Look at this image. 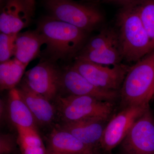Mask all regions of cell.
Wrapping results in <instances>:
<instances>
[{
    "mask_svg": "<svg viewBox=\"0 0 154 154\" xmlns=\"http://www.w3.org/2000/svg\"><path fill=\"white\" fill-rule=\"evenodd\" d=\"M36 29L46 45L40 57L54 63L75 58L88 42V33L49 16L39 19Z\"/></svg>",
    "mask_w": 154,
    "mask_h": 154,
    "instance_id": "cell-1",
    "label": "cell"
},
{
    "mask_svg": "<svg viewBox=\"0 0 154 154\" xmlns=\"http://www.w3.org/2000/svg\"><path fill=\"white\" fill-rule=\"evenodd\" d=\"M137 6L121 8L116 16L122 57L129 62H137L154 51L140 17Z\"/></svg>",
    "mask_w": 154,
    "mask_h": 154,
    "instance_id": "cell-2",
    "label": "cell"
},
{
    "mask_svg": "<svg viewBox=\"0 0 154 154\" xmlns=\"http://www.w3.org/2000/svg\"><path fill=\"white\" fill-rule=\"evenodd\" d=\"M154 96V51L128 68L119 97L124 107L149 105Z\"/></svg>",
    "mask_w": 154,
    "mask_h": 154,
    "instance_id": "cell-3",
    "label": "cell"
},
{
    "mask_svg": "<svg viewBox=\"0 0 154 154\" xmlns=\"http://www.w3.org/2000/svg\"><path fill=\"white\" fill-rule=\"evenodd\" d=\"M44 5L50 17L90 33L102 24L104 16L94 5L69 0H47Z\"/></svg>",
    "mask_w": 154,
    "mask_h": 154,
    "instance_id": "cell-4",
    "label": "cell"
},
{
    "mask_svg": "<svg viewBox=\"0 0 154 154\" xmlns=\"http://www.w3.org/2000/svg\"><path fill=\"white\" fill-rule=\"evenodd\" d=\"M54 102L57 115L62 122L94 117L109 119L114 108L113 102L89 96L59 95Z\"/></svg>",
    "mask_w": 154,
    "mask_h": 154,
    "instance_id": "cell-5",
    "label": "cell"
},
{
    "mask_svg": "<svg viewBox=\"0 0 154 154\" xmlns=\"http://www.w3.org/2000/svg\"><path fill=\"white\" fill-rule=\"evenodd\" d=\"M62 69L57 63L42 59L26 73L23 82L31 90L51 102L60 93Z\"/></svg>",
    "mask_w": 154,
    "mask_h": 154,
    "instance_id": "cell-6",
    "label": "cell"
},
{
    "mask_svg": "<svg viewBox=\"0 0 154 154\" xmlns=\"http://www.w3.org/2000/svg\"><path fill=\"white\" fill-rule=\"evenodd\" d=\"M122 154H154V117L149 107L122 142Z\"/></svg>",
    "mask_w": 154,
    "mask_h": 154,
    "instance_id": "cell-7",
    "label": "cell"
},
{
    "mask_svg": "<svg viewBox=\"0 0 154 154\" xmlns=\"http://www.w3.org/2000/svg\"><path fill=\"white\" fill-rule=\"evenodd\" d=\"M71 65L96 87L117 91L121 88L128 69L120 64L110 67L80 60H75Z\"/></svg>",
    "mask_w": 154,
    "mask_h": 154,
    "instance_id": "cell-8",
    "label": "cell"
},
{
    "mask_svg": "<svg viewBox=\"0 0 154 154\" xmlns=\"http://www.w3.org/2000/svg\"><path fill=\"white\" fill-rule=\"evenodd\" d=\"M61 96H85L99 100L113 102L119 97V92L107 91L96 87L83 77L71 65L62 69Z\"/></svg>",
    "mask_w": 154,
    "mask_h": 154,
    "instance_id": "cell-9",
    "label": "cell"
},
{
    "mask_svg": "<svg viewBox=\"0 0 154 154\" xmlns=\"http://www.w3.org/2000/svg\"><path fill=\"white\" fill-rule=\"evenodd\" d=\"M149 105H132L124 107L108 121L101 140L100 147L111 152L120 144L137 119Z\"/></svg>",
    "mask_w": 154,
    "mask_h": 154,
    "instance_id": "cell-10",
    "label": "cell"
},
{
    "mask_svg": "<svg viewBox=\"0 0 154 154\" xmlns=\"http://www.w3.org/2000/svg\"><path fill=\"white\" fill-rule=\"evenodd\" d=\"M36 11L33 0L6 1L0 14L1 33L17 34L33 21Z\"/></svg>",
    "mask_w": 154,
    "mask_h": 154,
    "instance_id": "cell-11",
    "label": "cell"
},
{
    "mask_svg": "<svg viewBox=\"0 0 154 154\" xmlns=\"http://www.w3.org/2000/svg\"><path fill=\"white\" fill-rule=\"evenodd\" d=\"M109 119L94 117L70 122H62L57 125L70 133L86 145L95 149L100 142Z\"/></svg>",
    "mask_w": 154,
    "mask_h": 154,
    "instance_id": "cell-12",
    "label": "cell"
},
{
    "mask_svg": "<svg viewBox=\"0 0 154 154\" xmlns=\"http://www.w3.org/2000/svg\"><path fill=\"white\" fill-rule=\"evenodd\" d=\"M17 89L31 111L36 125L44 126L54 122L57 115L54 104L32 91L24 82Z\"/></svg>",
    "mask_w": 154,
    "mask_h": 154,
    "instance_id": "cell-13",
    "label": "cell"
},
{
    "mask_svg": "<svg viewBox=\"0 0 154 154\" xmlns=\"http://www.w3.org/2000/svg\"><path fill=\"white\" fill-rule=\"evenodd\" d=\"M48 151L59 154H94L95 150L57 126L48 140Z\"/></svg>",
    "mask_w": 154,
    "mask_h": 154,
    "instance_id": "cell-14",
    "label": "cell"
},
{
    "mask_svg": "<svg viewBox=\"0 0 154 154\" xmlns=\"http://www.w3.org/2000/svg\"><path fill=\"white\" fill-rule=\"evenodd\" d=\"M45 41L38 30H28L17 34L14 55L23 64L28 66L31 61L41 55V48Z\"/></svg>",
    "mask_w": 154,
    "mask_h": 154,
    "instance_id": "cell-15",
    "label": "cell"
},
{
    "mask_svg": "<svg viewBox=\"0 0 154 154\" xmlns=\"http://www.w3.org/2000/svg\"><path fill=\"white\" fill-rule=\"evenodd\" d=\"M7 103L8 119L15 127L36 128L34 117L17 88L9 91Z\"/></svg>",
    "mask_w": 154,
    "mask_h": 154,
    "instance_id": "cell-16",
    "label": "cell"
},
{
    "mask_svg": "<svg viewBox=\"0 0 154 154\" xmlns=\"http://www.w3.org/2000/svg\"><path fill=\"white\" fill-rule=\"evenodd\" d=\"M75 60L87 61L107 66L119 64L122 58L119 40L96 50L80 51Z\"/></svg>",
    "mask_w": 154,
    "mask_h": 154,
    "instance_id": "cell-17",
    "label": "cell"
},
{
    "mask_svg": "<svg viewBox=\"0 0 154 154\" xmlns=\"http://www.w3.org/2000/svg\"><path fill=\"white\" fill-rule=\"evenodd\" d=\"M17 143L21 154H46L45 148L36 128H16Z\"/></svg>",
    "mask_w": 154,
    "mask_h": 154,
    "instance_id": "cell-18",
    "label": "cell"
},
{
    "mask_svg": "<svg viewBox=\"0 0 154 154\" xmlns=\"http://www.w3.org/2000/svg\"><path fill=\"white\" fill-rule=\"evenodd\" d=\"M27 65L14 58L1 63L0 89L1 91L16 88L22 79Z\"/></svg>",
    "mask_w": 154,
    "mask_h": 154,
    "instance_id": "cell-19",
    "label": "cell"
},
{
    "mask_svg": "<svg viewBox=\"0 0 154 154\" xmlns=\"http://www.w3.org/2000/svg\"><path fill=\"white\" fill-rule=\"evenodd\" d=\"M137 10L154 51V0L141 1Z\"/></svg>",
    "mask_w": 154,
    "mask_h": 154,
    "instance_id": "cell-20",
    "label": "cell"
},
{
    "mask_svg": "<svg viewBox=\"0 0 154 154\" xmlns=\"http://www.w3.org/2000/svg\"><path fill=\"white\" fill-rule=\"evenodd\" d=\"M17 34H0V62L1 63L10 60L14 55L15 41Z\"/></svg>",
    "mask_w": 154,
    "mask_h": 154,
    "instance_id": "cell-21",
    "label": "cell"
},
{
    "mask_svg": "<svg viewBox=\"0 0 154 154\" xmlns=\"http://www.w3.org/2000/svg\"><path fill=\"white\" fill-rule=\"evenodd\" d=\"M17 139L11 134L0 135V154H14L17 149Z\"/></svg>",
    "mask_w": 154,
    "mask_h": 154,
    "instance_id": "cell-22",
    "label": "cell"
},
{
    "mask_svg": "<svg viewBox=\"0 0 154 154\" xmlns=\"http://www.w3.org/2000/svg\"><path fill=\"white\" fill-rule=\"evenodd\" d=\"M7 119H8V105L7 101L2 99L0 100V119L1 122H3Z\"/></svg>",
    "mask_w": 154,
    "mask_h": 154,
    "instance_id": "cell-23",
    "label": "cell"
},
{
    "mask_svg": "<svg viewBox=\"0 0 154 154\" xmlns=\"http://www.w3.org/2000/svg\"><path fill=\"white\" fill-rule=\"evenodd\" d=\"M59 154L53 152L48 151H47V154Z\"/></svg>",
    "mask_w": 154,
    "mask_h": 154,
    "instance_id": "cell-24",
    "label": "cell"
},
{
    "mask_svg": "<svg viewBox=\"0 0 154 154\" xmlns=\"http://www.w3.org/2000/svg\"><path fill=\"white\" fill-rule=\"evenodd\" d=\"M153 98H154V96Z\"/></svg>",
    "mask_w": 154,
    "mask_h": 154,
    "instance_id": "cell-25",
    "label": "cell"
},
{
    "mask_svg": "<svg viewBox=\"0 0 154 154\" xmlns=\"http://www.w3.org/2000/svg\"></svg>",
    "mask_w": 154,
    "mask_h": 154,
    "instance_id": "cell-26",
    "label": "cell"
}]
</instances>
